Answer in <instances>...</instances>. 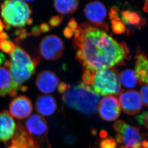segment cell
I'll use <instances>...</instances> for the list:
<instances>
[{
  "label": "cell",
  "mask_w": 148,
  "mask_h": 148,
  "mask_svg": "<svg viewBox=\"0 0 148 148\" xmlns=\"http://www.w3.org/2000/svg\"><path fill=\"white\" fill-rule=\"evenodd\" d=\"M10 115L18 119H26L33 110L32 102L25 96H19L13 99L9 105Z\"/></svg>",
  "instance_id": "cell-11"
},
{
  "label": "cell",
  "mask_w": 148,
  "mask_h": 148,
  "mask_svg": "<svg viewBox=\"0 0 148 148\" xmlns=\"http://www.w3.org/2000/svg\"><path fill=\"white\" fill-rule=\"evenodd\" d=\"M8 148H18L17 147H16L13 144H12Z\"/></svg>",
  "instance_id": "cell-44"
},
{
  "label": "cell",
  "mask_w": 148,
  "mask_h": 148,
  "mask_svg": "<svg viewBox=\"0 0 148 148\" xmlns=\"http://www.w3.org/2000/svg\"><path fill=\"white\" fill-rule=\"evenodd\" d=\"M118 101L123 112L129 116L139 113L142 108L141 97L136 90H122L119 93Z\"/></svg>",
  "instance_id": "cell-7"
},
{
  "label": "cell",
  "mask_w": 148,
  "mask_h": 148,
  "mask_svg": "<svg viewBox=\"0 0 148 148\" xmlns=\"http://www.w3.org/2000/svg\"><path fill=\"white\" fill-rule=\"evenodd\" d=\"M63 19V15L54 16L50 18L49 21V24L52 27H58L61 23Z\"/></svg>",
  "instance_id": "cell-27"
},
{
  "label": "cell",
  "mask_w": 148,
  "mask_h": 148,
  "mask_svg": "<svg viewBox=\"0 0 148 148\" xmlns=\"http://www.w3.org/2000/svg\"><path fill=\"white\" fill-rule=\"evenodd\" d=\"M107 136V132H106L105 131H104V130L102 131V132H100V136H101L102 138H105Z\"/></svg>",
  "instance_id": "cell-43"
},
{
  "label": "cell",
  "mask_w": 148,
  "mask_h": 148,
  "mask_svg": "<svg viewBox=\"0 0 148 148\" xmlns=\"http://www.w3.org/2000/svg\"><path fill=\"white\" fill-rule=\"evenodd\" d=\"M112 28L113 33L118 35L127 31L125 24L120 20H112Z\"/></svg>",
  "instance_id": "cell-22"
},
{
  "label": "cell",
  "mask_w": 148,
  "mask_h": 148,
  "mask_svg": "<svg viewBox=\"0 0 148 148\" xmlns=\"http://www.w3.org/2000/svg\"><path fill=\"white\" fill-rule=\"evenodd\" d=\"M5 60H6L5 56L3 54V53L0 52V65H1L4 62Z\"/></svg>",
  "instance_id": "cell-40"
},
{
  "label": "cell",
  "mask_w": 148,
  "mask_h": 148,
  "mask_svg": "<svg viewBox=\"0 0 148 148\" xmlns=\"http://www.w3.org/2000/svg\"><path fill=\"white\" fill-rule=\"evenodd\" d=\"M94 73V71H91L89 70H84L82 76V79L84 82V84L89 86L91 85L93 80Z\"/></svg>",
  "instance_id": "cell-25"
},
{
  "label": "cell",
  "mask_w": 148,
  "mask_h": 148,
  "mask_svg": "<svg viewBox=\"0 0 148 148\" xmlns=\"http://www.w3.org/2000/svg\"><path fill=\"white\" fill-rule=\"evenodd\" d=\"M4 28V25L1 21V20L0 19V35L3 32V30Z\"/></svg>",
  "instance_id": "cell-42"
},
{
  "label": "cell",
  "mask_w": 148,
  "mask_h": 148,
  "mask_svg": "<svg viewBox=\"0 0 148 148\" xmlns=\"http://www.w3.org/2000/svg\"><path fill=\"white\" fill-rule=\"evenodd\" d=\"M68 27H69L73 31H75V30L78 27L77 23L74 18H72L70 20V21L69 22L68 24Z\"/></svg>",
  "instance_id": "cell-32"
},
{
  "label": "cell",
  "mask_w": 148,
  "mask_h": 148,
  "mask_svg": "<svg viewBox=\"0 0 148 148\" xmlns=\"http://www.w3.org/2000/svg\"><path fill=\"white\" fill-rule=\"evenodd\" d=\"M109 18L111 20H120V17L119 16L118 10L116 8L113 7L111 9L109 12Z\"/></svg>",
  "instance_id": "cell-28"
},
{
  "label": "cell",
  "mask_w": 148,
  "mask_h": 148,
  "mask_svg": "<svg viewBox=\"0 0 148 148\" xmlns=\"http://www.w3.org/2000/svg\"><path fill=\"white\" fill-rule=\"evenodd\" d=\"M143 124L145 126L146 128L148 130V112L145 113L143 120Z\"/></svg>",
  "instance_id": "cell-36"
},
{
  "label": "cell",
  "mask_w": 148,
  "mask_h": 148,
  "mask_svg": "<svg viewBox=\"0 0 148 148\" xmlns=\"http://www.w3.org/2000/svg\"><path fill=\"white\" fill-rule=\"evenodd\" d=\"M9 70L14 84L20 89V85L27 81L35 73L36 62L22 49L17 46L11 54Z\"/></svg>",
  "instance_id": "cell-4"
},
{
  "label": "cell",
  "mask_w": 148,
  "mask_h": 148,
  "mask_svg": "<svg viewBox=\"0 0 148 148\" xmlns=\"http://www.w3.org/2000/svg\"><path fill=\"white\" fill-rule=\"evenodd\" d=\"M141 148V146H140V147H137V148Z\"/></svg>",
  "instance_id": "cell-45"
},
{
  "label": "cell",
  "mask_w": 148,
  "mask_h": 148,
  "mask_svg": "<svg viewBox=\"0 0 148 148\" xmlns=\"http://www.w3.org/2000/svg\"><path fill=\"white\" fill-rule=\"evenodd\" d=\"M145 112H143L140 115H138L137 117V120L140 124L143 125V120L144 118V114Z\"/></svg>",
  "instance_id": "cell-37"
},
{
  "label": "cell",
  "mask_w": 148,
  "mask_h": 148,
  "mask_svg": "<svg viewBox=\"0 0 148 148\" xmlns=\"http://www.w3.org/2000/svg\"><path fill=\"white\" fill-rule=\"evenodd\" d=\"M63 33L64 36L68 39L71 38L72 36H73L74 34V31L68 27H66V28H64Z\"/></svg>",
  "instance_id": "cell-31"
},
{
  "label": "cell",
  "mask_w": 148,
  "mask_h": 148,
  "mask_svg": "<svg viewBox=\"0 0 148 148\" xmlns=\"http://www.w3.org/2000/svg\"><path fill=\"white\" fill-rule=\"evenodd\" d=\"M69 85L64 82H61L58 86V90L60 94H64L67 91Z\"/></svg>",
  "instance_id": "cell-30"
},
{
  "label": "cell",
  "mask_w": 148,
  "mask_h": 148,
  "mask_svg": "<svg viewBox=\"0 0 148 148\" xmlns=\"http://www.w3.org/2000/svg\"><path fill=\"white\" fill-rule=\"evenodd\" d=\"M16 130V124L8 111L0 113V142L6 143L12 138Z\"/></svg>",
  "instance_id": "cell-14"
},
{
  "label": "cell",
  "mask_w": 148,
  "mask_h": 148,
  "mask_svg": "<svg viewBox=\"0 0 148 148\" xmlns=\"http://www.w3.org/2000/svg\"><path fill=\"white\" fill-rule=\"evenodd\" d=\"M18 89L14 84L8 70L4 67H0V97H4L7 95L15 97Z\"/></svg>",
  "instance_id": "cell-15"
},
{
  "label": "cell",
  "mask_w": 148,
  "mask_h": 148,
  "mask_svg": "<svg viewBox=\"0 0 148 148\" xmlns=\"http://www.w3.org/2000/svg\"><path fill=\"white\" fill-rule=\"evenodd\" d=\"M39 27L41 31H42V32L44 33L49 32L50 29V26L48 24H46V23H42V24H41Z\"/></svg>",
  "instance_id": "cell-33"
},
{
  "label": "cell",
  "mask_w": 148,
  "mask_h": 148,
  "mask_svg": "<svg viewBox=\"0 0 148 148\" xmlns=\"http://www.w3.org/2000/svg\"><path fill=\"white\" fill-rule=\"evenodd\" d=\"M115 140L116 143H118L119 144L123 143V138L120 135V134H118V135H116Z\"/></svg>",
  "instance_id": "cell-38"
},
{
  "label": "cell",
  "mask_w": 148,
  "mask_h": 148,
  "mask_svg": "<svg viewBox=\"0 0 148 148\" xmlns=\"http://www.w3.org/2000/svg\"><path fill=\"white\" fill-rule=\"evenodd\" d=\"M8 38V35L6 33L3 32L0 35V40H7Z\"/></svg>",
  "instance_id": "cell-39"
},
{
  "label": "cell",
  "mask_w": 148,
  "mask_h": 148,
  "mask_svg": "<svg viewBox=\"0 0 148 148\" xmlns=\"http://www.w3.org/2000/svg\"><path fill=\"white\" fill-rule=\"evenodd\" d=\"M0 49L4 53L11 54L15 49L13 43L8 40H0Z\"/></svg>",
  "instance_id": "cell-23"
},
{
  "label": "cell",
  "mask_w": 148,
  "mask_h": 148,
  "mask_svg": "<svg viewBox=\"0 0 148 148\" xmlns=\"http://www.w3.org/2000/svg\"><path fill=\"white\" fill-rule=\"evenodd\" d=\"M63 41L56 35H48L45 36L39 44V50L42 57L48 60H55L59 59L64 50Z\"/></svg>",
  "instance_id": "cell-6"
},
{
  "label": "cell",
  "mask_w": 148,
  "mask_h": 148,
  "mask_svg": "<svg viewBox=\"0 0 148 148\" xmlns=\"http://www.w3.org/2000/svg\"><path fill=\"white\" fill-rule=\"evenodd\" d=\"M121 18L122 22L124 24L134 25L138 27H140L145 24V21L135 12L123 11L121 12Z\"/></svg>",
  "instance_id": "cell-20"
},
{
  "label": "cell",
  "mask_w": 148,
  "mask_h": 148,
  "mask_svg": "<svg viewBox=\"0 0 148 148\" xmlns=\"http://www.w3.org/2000/svg\"><path fill=\"white\" fill-rule=\"evenodd\" d=\"M35 107L37 112L44 116L53 115L57 108L56 100L52 96L42 95L37 99Z\"/></svg>",
  "instance_id": "cell-16"
},
{
  "label": "cell",
  "mask_w": 148,
  "mask_h": 148,
  "mask_svg": "<svg viewBox=\"0 0 148 148\" xmlns=\"http://www.w3.org/2000/svg\"><path fill=\"white\" fill-rule=\"evenodd\" d=\"M116 145L117 143L115 139L109 137L101 140L100 143V148H117Z\"/></svg>",
  "instance_id": "cell-24"
},
{
  "label": "cell",
  "mask_w": 148,
  "mask_h": 148,
  "mask_svg": "<svg viewBox=\"0 0 148 148\" xmlns=\"http://www.w3.org/2000/svg\"><path fill=\"white\" fill-rule=\"evenodd\" d=\"M1 15L7 30L11 27H22L32 24L31 10L25 1L21 0L6 1L1 6Z\"/></svg>",
  "instance_id": "cell-3"
},
{
  "label": "cell",
  "mask_w": 148,
  "mask_h": 148,
  "mask_svg": "<svg viewBox=\"0 0 148 148\" xmlns=\"http://www.w3.org/2000/svg\"><path fill=\"white\" fill-rule=\"evenodd\" d=\"M56 10L63 14L73 13L78 8L79 1L75 0L55 1L53 2Z\"/></svg>",
  "instance_id": "cell-19"
},
{
  "label": "cell",
  "mask_w": 148,
  "mask_h": 148,
  "mask_svg": "<svg viewBox=\"0 0 148 148\" xmlns=\"http://www.w3.org/2000/svg\"><path fill=\"white\" fill-rule=\"evenodd\" d=\"M120 79L122 85L126 88H134L140 83L135 73L130 69L122 71L120 73Z\"/></svg>",
  "instance_id": "cell-21"
},
{
  "label": "cell",
  "mask_w": 148,
  "mask_h": 148,
  "mask_svg": "<svg viewBox=\"0 0 148 148\" xmlns=\"http://www.w3.org/2000/svg\"><path fill=\"white\" fill-rule=\"evenodd\" d=\"M91 85L94 91L100 95H117L121 91L118 73L111 69L95 71Z\"/></svg>",
  "instance_id": "cell-5"
},
{
  "label": "cell",
  "mask_w": 148,
  "mask_h": 148,
  "mask_svg": "<svg viewBox=\"0 0 148 148\" xmlns=\"http://www.w3.org/2000/svg\"><path fill=\"white\" fill-rule=\"evenodd\" d=\"M84 11L89 23L99 27L104 31H108L107 25L104 22L107 16V11L102 3L98 1H91L86 5Z\"/></svg>",
  "instance_id": "cell-9"
},
{
  "label": "cell",
  "mask_w": 148,
  "mask_h": 148,
  "mask_svg": "<svg viewBox=\"0 0 148 148\" xmlns=\"http://www.w3.org/2000/svg\"><path fill=\"white\" fill-rule=\"evenodd\" d=\"M76 140H77V138L74 137V136H67L66 138V142L68 143L69 144H73L76 141Z\"/></svg>",
  "instance_id": "cell-34"
},
{
  "label": "cell",
  "mask_w": 148,
  "mask_h": 148,
  "mask_svg": "<svg viewBox=\"0 0 148 148\" xmlns=\"http://www.w3.org/2000/svg\"><path fill=\"white\" fill-rule=\"evenodd\" d=\"M135 74L140 84H148V58L140 50L136 57Z\"/></svg>",
  "instance_id": "cell-17"
},
{
  "label": "cell",
  "mask_w": 148,
  "mask_h": 148,
  "mask_svg": "<svg viewBox=\"0 0 148 148\" xmlns=\"http://www.w3.org/2000/svg\"><path fill=\"white\" fill-rule=\"evenodd\" d=\"M143 10L146 13H148V1H146L145 2L144 5L143 6Z\"/></svg>",
  "instance_id": "cell-41"
},
{
  "label": "cell",
  "mask_w": 148,
  "mask_h": 148,
  "mask_svg": "<svg viewBox=\"0 0 148 148\" xmlns=\"http://www.w3.org/2000/svg\"><path fill=\"white\" fill-rule=\"evenodd\" d=\"M12 138V144L18 148H32L35 147V142L22 126L19 125Z\"/></svg>",
  "instance_id": "cell-18"
},
{
  "label": "cell",
  "mask_w": 148,
  "mask_h": 148,
  "mask_svg": "<svg viewBox=\"0 0 148 148\" xmlns=\"http://www.w3.org/2000/svg\"><path fill=\"white\" fill-rule=\"evenodd\" d=\"M74 34L76 59L84 70L95 72L109 69L127 59L129 50L126 44L119 43L91 23L81 24Z\"/></svg>",
  "instance_id": "cell-1"
},
{
  "label": "cell",
  "mask_w": 148,
  "mask_h": 148,
  "mask_svg": "<svg viewBox=\"0 0 148 148\" xmlns=\"http://www.w3.org/2000/svg\"><path fill=\"white\" fill-rule=\"evenodd\" d=\"M98 110L101 118L108 121L115 120L121 113L118 100L113 95L102 98L99 103Z\"/></svg>",
  "instance_id": "cell-10"
},
{
  "label": "cell",
  "mask_w": 148,
  "mask_h": 148,
  "mask_svg": "<svg viewBox=\"0 0 148 148\" xmlns=\"http://www.w3.org/2000/svg\"><path fill=\"white\" fill-rule=\"evenodd\" d=\"M113 128L123 138L125 146L133 148L140 146L141 135L138 127L130 126L122 120H118L113 125Z\"/></svg>",
  "instance_id": "cell-8"
},
{
  "label": "cell",
  "mask_w": 148,
  "mask_h": 148,
  "mask_svg": "<svg viewBox=\"0 0 148 148\" xmlns=\"http://www.w3.org/2000/svg\"><path fill=\"white\" fill-rule=\"evenodd\" d=\"M26 127L32 138L34 137H45L47 134V124L44 117L40 115L30 116L26 122Z\"/></svg>",
  "instance_id": "cell-13"
},
{
  "label": "cell",
  "mask_w": 148,
  "mask_h": 148,
  "mask_svg": "<svg viewBox=\"0 0 148 148\" xmlns=\"http://www.w3.org/2000/svg\"><path fill=\"white\" fill-rule=\"evenodd\" d=\"M100 98V95L94 91L91 86L83 82L73 86L69 85L62 97L67 106L86 115L96 112Z\"/></svg>",
  "instance_id": "cell-2"
},
{
  "label": "cell",
  "mask_w": 148,
  "mask_h": 148,
  "mask_svg": "<svg viewBox=\"0 0 148 148\" xmlns=\"http://www.w3.org/2000/svg\"><path fill=\"white\" fill-rule=\"evenodd\" d=\"M140 94L143 103L148 108V85H143L141 87Z\"/></svg>",
  "instance_id": "cell-26"
},
{
  "label": "cell",
  "mask_w": 148,
  "mask_h": 148,
  "mask_svg": "<svg viewBox=\"0 0 148 148\" xmlns=\"http://www.w3.org/2000/svg\"><path fill=\"white\" fill-rule=\"evenodd\" d=\"M59 80L52 71H44L37 77L36 84L39 91L45 94L53 92L59 84Z\"/></svg>",
  "instance_id": "cell-12"
},
{
  "label": "cell",
  "mask_w": 148,
  "mask_h": 148,
  "mask_svg": "<svg viewBox=\"0 0 148 148\" xmlns=\"http://www.w3.org/2000/svg\"><path fill=\"white\" fill-rule=\"evenodd\" d=\"M32 34L35 36H38L41 34V30L39 27L36 26L34 27L32 29Z\"/></svg>",
  "instance_id": "cell-35"
},
{
  "label": "cell",
  "mask_w": 148,
  "mask_h": 148,
  "mask_svg": "<svg viewBox=\"0 0 148 148\" xmlns=\"http://www.w3.org/2000/svg\"><path fill=\"white\" fill-rule=\"evenodd\" d=\"M140 146L142 148H148V134L141 135Z\"/></svg>",
  "instance_id": "cell-29"
}]
</instances>
